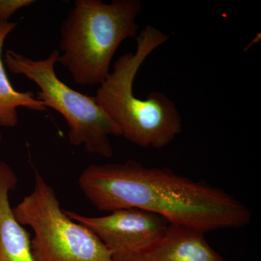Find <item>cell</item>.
<instances>
[{
    "instance_id": "6da1fadb",
    "label": "cell",
    "mask_w": 261,
    "mask_h": 261,
    "mask_svg": "<svg viewBox=\"0 0 261 261\" xmlns=\"http://www.w3.org/2000/svg\"><path fill=\"white\" fill-rule=\"evenodd\" d=\"M78 184L99 211L141 209L162 216L171 224L205 233L244 227L252 219L247 206L222 189L135 160L89 165Z\"/></svg>"
},
{
    "instance_id": "7a4b0ae2",
    "label": "cell",
    "mask_w": 261,
    "mask_h": 261,
    "mask_svg": "<svg viewBox=\"0 0 261 261\" xmlns=\"http://www.w3.org/2000/svg\"><path fill=\"white\" fill-rule=\"evenodd\" d=\"M168 39L159 29L147 25L136 38L135 53L119 57L94 96L119 127L121 136L140 147L162 149L181 132V115L166 94L152 92L142 99L134 94V82L140 67Z\"/></svg>"
},
{
    "instance_id": "3957f363",
    "label": "cell",
    "mask_w": 261,
    "mask_h": 261,
    "mask_svg": "<svg viewBox=\"0 0 261 261\" xmlns=\"http://www.w3.org/2000/svg\"><path fill=\"white\" fill-rule=\"evenodd\" d=\"M140 0H75L61 27L58 63L79 85L100 86L121 43L136 39Z\"/></svg>"
},
{
    "instance_id": "277c9868",
    "label": "cell",
    "mask_w": 261,
    "mask_h": 261,
    "mask_svg": "<svg viewBox=\"0 0 261 261\" xmlns=\"http://www.w3.org/2000/svg\"><path fill=\"white\" fill-rule=\"evenodd\" d=\"M59 55V50L53 49L45 59L34 60L8 49L5 62L11 73L23 75L38 86L37 99L46 108L63 116L71 145H84L88 153L109 159L113 154L110 137H121V129L94 97L77 92L58 78L56 64Z\"/></svg>"
},
{
    "instance_id": "5b68a950",
    "label": "cell",
    "mask_w": 261,
    "mask_h": 261,
    "mask_svg": "<svg viewBox=\"0 0 261 261\" xmlns=\"http://www.w3.org/2000/svg\"><path fill=\"white\" fill-rule=\"evenodd\" d=\"M13 211L22 226L34 231L35 261H113L95 233L65 214L54 189L37 170L33 191Z\"/></svg>"
},
{
    "instance_id": "8992f818",
    "label": "cell",
    "mask_w": 261,
    "mask_h": 261,
    "mask_svg": "<svg viewBox=\"0 0 261 261\" xmlns=\"http://www.w3.org/2000/svg\"><path fill=\"white\" fill-rule=\"evenodd\" d=\"M65 213L95 233L111 252L113 261H128L152 246L170 224L162 216L138 208L121 209L99 217L70 211Z\"/></svg>"
},
{
    "instance_id": "52a82bcc",
    "label": "cell",
    "mask_w": 261,
    "mask_h": 261,
    "mask_svg": "<svg viewBox=\"0 0 261 261\" xmlns=\"http://www.w3.org/2000/svg\"><path fill=\"white\" fill-rule=\"evenodd\" d=\"M200 230L169 224L152 246L128 261H227L215 251Z\"/></svg>"
},
{
    "instance_id": "ba28073f",
    "label": "cell",
    "mask_w": 261,
    "mask_h": 261,
    "mask_svg": "<svg viewBox=\"0 0 261 261\" xmlns=\"http://www.w3.org/2000/svg\"><path fill=\"white\" fill-rule=\"evenodd\" d=\"M18 178L8 163L0 161V261H35L31 249L30 233L15 219L9 193Z\"/></svg>"
},
{
    "instance_id": "9c48e42d",
    "label": "cell",
    "mask_w": 261,
    "mask_h": 261,
    "mask_svg": "<svg viewBox=\"0 0 261 261\" xmlns=\"http://www.w3.org/2000/svg\"><path fill=\"white\" fill-rule=\"evenodd\" d=\"M18 25L16 22L0 23V126L13 128L18 125L17 108L43 112L47 108L32 92H18L10 83L2 60L5 39Z\"/></svg>"
},
{
    "instance_id": "30bf717a",
    "label": "cell",
    "mask_w": 261,
    "mask_h": 261,
    "mask_svg": "<svg viewBox=\"0 0 261 261\" xmlns=\"http://www.w3.org/2000/svg\"><path fill=\"white\" fill-rule=\"evenodd\" d=\"M35 3L34 0H0V23L9 22L15 12Z\"/></svg>"
},
{
    "instance_id": "8fae6325",
    "label": "cell",
    "mask_w": 261,
    "mask_h": 261,
    "mask_svg": "<svg viewBox=\"0 0 261 261\" xmlns=\"http://www.w3.org/2000/svg\"><path fill=\"white\" fill-rule=\"evenodd\" d=\"M2 140H3V134H2L1 130H0V143H1Z\"/></svg>"
}]
</instances>
